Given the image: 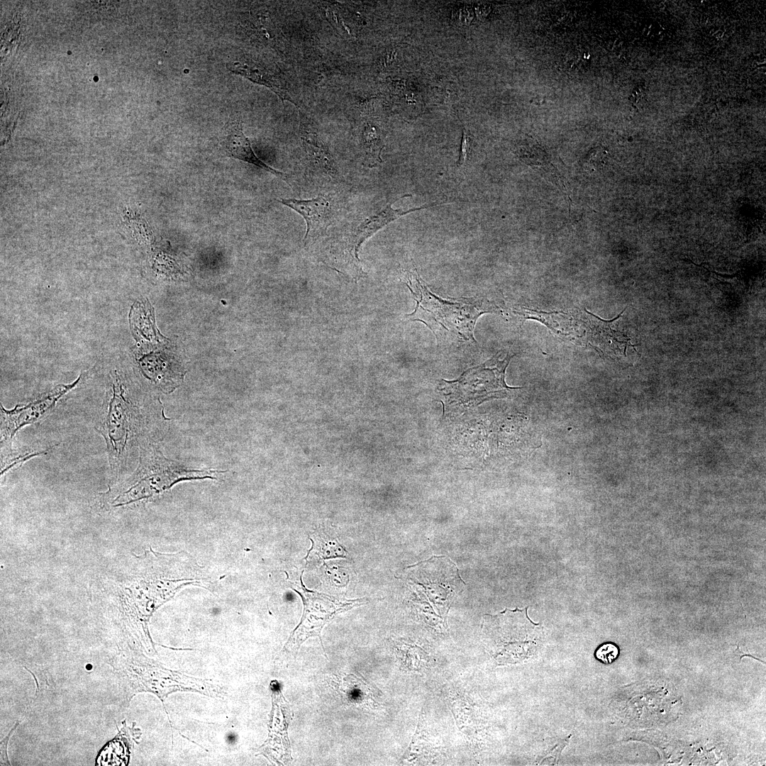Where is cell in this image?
Listing matches in <instances>:
<instances>
[{"instance_id":"22","label":"cell","mask_w":766,"mask_h":766,"mask_svg":"<svg viewBox=\"0 0 766 766\" xmlns=\"http://www.w3.org/2000/svg\"><path fill=\"white\" fill-rule=\"evenodd\" d=\"M570 737L571 736H568L564 740H561L554 748H553L550 750L548 751V753L543 757L542 761L552 757L555 759V762H557L561 751L569 743Z\"/></svg>"},{"instance_id":"7","label":"cell","mask_w":766,"mask_h":766,"mask_svg":"<svg viewBox=\"0 0 766 766\" xmlns=\"http://www.w3.org/2000/svg\"><path fill=\"white\" fill-rule=\"evenodd\" d=\"M84 376L85 374L80 375L72 384H59L35 399L23 405H16L11 409H6L1 405V444L13 441L16 433L23 427L45 418L60 399L74 389Z\"/></svg>"},{"instance_id":"18","label":"cell","mask_w":766,"mask_h":766,"mask_svg":"<svg viewBox=\"0 0 766 766\" xmlns=\"http://www.w3.org/2000/svg\"><path fill=\"white\" fill-rule=\"evenodd\" d=\"M362 145L365 154L364 164L373 167L382 162V143L379 129L371 124L365 126L362 131Z\"/></svg>"},{"instance_id":"17","label":"cell","mask_w":766,"mask_h":766,"mask_svg":"<svg viewBox=\"0 0 766 766\" xmlns=\"http://www.w3.org/2000/svg\"><path fill=\"white\" fill-rule=\"evenodd\" d=\"M339 690L348 704L367 705L370 700L373 701L370 687L363 679L353 674L342 679L339 684Z\"/></svg>"},{"instance_id":"12","label":"cell","mask_w":766,"mask_h":766,"mask_svg":"<svg viewBox=\"0 0 766 766\" xmlns=\"http://www.w3.org/2000/svg\"><path fill=\"white\" fill-rule=\"evenodd\" d=\"M223 146L227 155L255 165L284 181L287 179L286 173L270 167L256 155L249 139L243 133L240 119H235L227 126Z\"/></svg>"},{"instance_id":"8","label":"cell","mask_w":766,"mask_h":766,"mask_svg":"<svg viewBox=\"0 0 766 766\" xmlns=\"http://www.w3.org/2000/svg\"><path fill=\"white\" fill-rule=\"evenodd\" d=\"M410 196H411L410 194H405L396 199L394 201L389 202L379 211L365 218L357 226L353 227L350 233H348L342 247H344L343 252H345L346 264H348V267L351 269L352 276L354 278L358 279L364 277L365 274L362 268L358 253L362 244L368 238L387 224L398 219L402 216L406 215L412 211L444 204V203L434 202L406 210L403 209H393L392 204L396 200Z\"/></svg>"},{"instance_id":"6","label":"cell","mask_w":766,"mask_h":766,"mask_svg":"<svg viewBox=\"0 0 766 766\" xmlns=\"http://www.w3.org/2000/svg\"><path fill=\"white\" fill-rule=\"evenodd\" d=\"M292 589L301 597L304 611L300 623L292 631L284 649L295 653L309 638L318 637L323 627L337 614L348 611L365 604L364 599L340 600L335 596L310 591L304 587L300 577L299 584H293Z\"/></svg>"},{"instance_id":"23","label":"cell","mask_w":766,"mask_h":766,"mask_svg":"<svg viewBox=\"0 0 766 766\" xmlns=\"http://www.w3.org/2000/svg\"><path fill=\"white\" fill-rule=\"evenodd\" d=\"M18 724V723H17L16 726L13 728H12V730L9 733V736H7L4 740H2L1 743V765H2V764L3 765H10L9 761L8 760V755H7L8 741H9V737L11 736V734L13 731V729L16 727V726Z\"/></svg>"},{"instance_id":"21","label":"cell","mask_w":766,"mask_h":766,"mask_svg":"<svg viewBox=\"0 0 766 766\" xmlns=\"http://www.w3.org/2000/svg\"><path fill=\"white\" fill-rule=\"evenodd\" d=\"M470 148V138L468 136L466 131H462V136L461 140L460 151L459 159L457 162V166H462L465 165L469 151Z\"/></svg>"},{"instance_id":"5","label":"cell","mask_w":766,"mask_h":766,"mask_svg":"<svg viewBox=\"0 0 766 766\" xmlns=\"http://www.w3.org/2000/svg\"><path fill=\"white\" fill-rule=\"evenodd\" d=\"M513 356L508 353L501 359L498 353L484 363L465 371L457 379H441L439 390L447 404L476 406L489 399L506 397L520 389L509 387L505 382L506 370Z\"/></svg>"},{"instance_id":"3","label":"cell","mask_w":766,"mask_h":766,"mask_svg":"<svg viewBox=\"0 0 766 766\" xmlns=\"http://www.w3.org/2000/svg\"><path fill=\"white\" fill-rule=\"evenodd\" d=\"M218 472L188 469L167 459L153 445H147L140 450L134 473L123 482L110 487L99 499L107 510L128 506L155 496L180 481L213 478Z\"/></svg>"},{"instance_id":"9","label":"cell","mask_w":766,"mask_h":766,"mask_svg":"<svg viewBox=\"0 0 766 766\" xmlns=\"http://www.w3.org/2000/svg\"><path fill=\"white\" fill-rule=\"evenodd\" d=\"M279 201L304 219L306 225L303 240L304 248L312 245L325 233L334 216V207L328 196H318L309 199H282Z\"/></svg>"},{"instance_id":"16","label":"cell","mask_w":766,"mask_h":766,"mask_svg":"<svg viewBox=\"0 0 766 766\" xmlns=\"http://www.w3.org/2000/svg\"><path fill=\"white\" fill-rule=\"evenodd\" d=\"M310 539L312 546L306 559L315 557L318 560H325L345 557L347 555L345 548L338 540L323 531H316Z\"/></svg>"},{"instance_id":"4","label":"cell","mask_w":766,"mask_h":766,"mask_svg":"<svg viewBox=\"0 0 766 766\" xmlns=\"http://www.w3.org/2000/svg\"><path fill=\"white\" fill-rule=\"evenodd\" d=\"M542 633V626L528 616L527 608L506 609L496 615L484 617V643L499 665L516 664L534 655Z\"/></svg>"},{"instance_id":"20","label":"cell","mask_w":766,"mask_h":766,"mask_svg":"<svg viewBox=\"0 0 766 766\" xmlns=\"http://www.w3.org/2000/svg\"><path fill=\"white\" fill-rule=\"evenodd\" d=\"M619 650L616 645L612 643H606L601 645L595 651L594 655L596 659L605 664H610L618 656Z\"/></svg>"},{"instance_id":"14","label":"cell","mask_w":766,"mask_h":766,"mask_svg":"<svg viewBox=\"0 0 766 766\" xmlns=\"http://www.w3.org/2000/svg\"><path fill=\"white\" fill-rule=\"evenodd\" d=\"M227 67L231 72L240 74L253 82L262 84L275 92L282 101H289L292 103V99L289 92L284 87L282 81L271 70L252 62L233 61L227 65Z\"/></svg>"},{"instance_id":"10","label":"cell","mask_w":766,"mask_h":766,"mask_svg":"<svg viewBox=\"0 0 766 766\" xmlns=\"http://www.w3.org/2000/svg\"><path fill=\"white\" fill-rule=\"evenodd\" d=\"M270 738L262 747L265 755L269 753L278 764L288 765L292 761L287 729L292 714L289 705L277 689L273 693Z\"/></svg>"},{"instance_id":"2","label":"cell","mask_w":766,"mask_h":766,"mask_svg":"<svg viewBox=\"0 0 766 766\" xmlns=\"http://www.w3.org/2000/svg\"><path fill=\"white\" fill-rule=\"evenodd\" d=\"M105 394L92 414L93 424L104 438L110 472L118 479L125 471L134 448L146 429L145 416L128 398L116 368L105 373Z\"/></svg>"},{"instance_id":"15","label":"cell","mask_w":766,"mask_h":766,"mask_svg":"<svg viewBox=\"0 0 766 766\" xmlns=\"http://www.w3.org/2000/svg\"><path fill=\"white\" fill-rule=\"evenodd\" d=\"M516 152L526 164L539 169L545 178L559 184V177L548 170L550 167L547 153L538 143L531 140H525L516 147Z\"/></svg>"},{"instance_id":"13","label":"cell","mask_w":766,"mask_h":766,"mask_svg":"<svg viewBox=\"0 0 766 766\" xmlns=\"http://www.w3.org/2000/svg\"><path fill=\"white\" fill-rule=\"evenodd\" d=\"M301 138L311 162L331 179L338 177L335 162L306 117L301 114Z\"/></svg>"},{"instance_id":"11","label":"cell","mask_w":766,"mask_h":766,"mask_svg":"<svg viewBox=\"0 0 766 766\" xmlns=\"http://www.w3.org/2000/svg\"><path fill=\"white\" fill-rule=\"evenodd\" d=\"M623 311L612 320L606 321L585 309L584 321L590 343L610 357L625 356L627 347H633L629 338L614 328V323L621 318Z\"/></svg>"},{"instance_id":"1","label":"cell","mask_w":766,"mask_h":766,"mask_svg":"<svg viewBox=\"0 0 766 766\" xmlns=\"http://www.w3.org/2000/svg\"><path fill=\"white\" fill-rule=\"evenodd\" d=\"M404 276L405 284L416 302L413 311L406 317L423 323L439 345L475 342L474 328L479 317L501 312L493 301L484 298L443 299L434 294L416 269L406 271Z\"/></svg>"},{"instance_id":"19","label":"cell","mask_w":766,"mask_h":766,"mask_svg":"<svg viewBox=\"0 0 766 766\" xmlns=\"http://www.w3.org/2000/svg\"><path fill=\"white\" fill-rule=\"evenodd\" d=\"M1 476L11 469L20 466L26 460L47 452L28 450L27 448H16L13 447V441L1 444Z\"/></svg>"}]
</instances>
